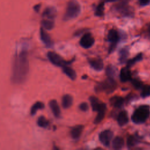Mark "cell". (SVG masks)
Wrapping results in <instances>:
<instances>
[{
  "instance_id": "cell-5",
  "label": "cell",
  "mask_w": 150,
  "mask_h": 150,
  "mask_svg": "<svg viewBox=\"0 0 150 150\" xmlns=\"http://www.w3.org/2000/svg\"><path fill=\"white\" fill-rule=\"evenodd\" d=\"M120 35L117 30L114 29H111L108 32V39L111 42L108 50L110 53H112L115 49L117 45L120 40Z\"/></svg>"
},
{
  "instance_id": "cell-19",
  "label": "cell",
  "mask_w": 150,
  "mask_h": 150,
  "mask_svg": "<svg viewBox=\"0 0 150 150\" xmlns=\"http://www.w3.org/2000/svg\"><path fill=\"white\" fill-rule=\"evenodd\" d=\"M111 104L116 108L121 107L124 102V100L122 97L120 96H114L110 100Z\"/></svg>"
},
{
  "instance_id": "cell-11",
  "label": "cell",
  "mask_w": 150,
  "mask_h": 150,
  "mask_svg": "<svg viewBox=\"0 0 150 150\" xmlns=\"http://www.w3.org/2000/svg\"><path fill=\"white\" fill-rule=\"evenodd\" d=\"M91 67L97 71L101 70L103 68V62L100 58H92L88 60Z\"/></svg>"
},
{
  "instance_id": "cell-15",
  "label": "cell",
  "mask_w": 150,
  "mask_h": 150,
  "mask_svg": "<svg viewBox=\"0 0 150 150\" xmlns=\"http://www.w3.org/2000/svg\"><path fill=\"white\" fill-rule=\"evenodd\" d=\"M42 16L45 19L53 20L56 16V10L53 7H47L44 11Z\"/></svg>"
},
{
  "instance_id": "cell-32",
  "label": "cell",
  "mask_w": 150,
  "mask_h": 150,
  "mask_svg": "<svg viewBox=\"0 0 150 150\" xmlns=\"http://www.w3.org/2000/svg\"><path fill=\"white\" fill-rule=\"evenodd\" d=\"M132 84L136 88H138V89L142 88L143 87V83L138 79L132 80Z\"/></svg>"
},
{
  "instance_id": "cell-9",
  "label": "cell",
  "mask_w": 150,
  "mask_h": 150,
  "mask_svg": "<svg viewBox=\"0 0 150 150\" xmlns=\"http://www.w3.org/2000/svg\"><path fill=\"white\" fill-rule=\"evenodd\" d=\"M40 37L42 42L45 45V46L47 47H51L53 45V42L49 36V35L45 30L44 28L42 27L40 28Z\"/></svg>"
},
{
  "instance_id": "cell-36",
  "label": "cell",
  "mask_w": 150,
  "mask_h": 150,
  "mask_svg": "<svg viewBox=\"0 0 150 150\" xmlns=\"http://www.w3.org/2000/svg\"><path fill=\"white\" fill-rule=\"evenodd\" d=\"M148 31L149 34L150 35V24L148 25Z\"/></svg>"
},
{
  "instance_id": "cell-7",
  "label": "cell",
  "mask_w": 150,
  "mask_h": 150,
  "mask_svg": "<svg viewBox=\"0 0 150 150\" xmlns=\"http://www.w3.org/2000/svg\"><path fill=\"white\" fill-rule=\"evenodd\" d=\"M113 137V132L109 129H106L99 134V139L100 142L105 146H108Z\"/></svg>"
},
{
  "instance_id": "cell-31",
  "label": "cell",
  "mask_w": 150,
  "mask_h": 150,
  "mask_svg": "<svg viewBox=\"0 0 150 150\" xmlns=\"http://www.w3.org/2000/svg\"><path fill=\"white\" fill-rule=\"evenodd\" d=\"M138 143L137 139L134 136H129L127 139V145L129 148L135 146Z\"/></svg>"
},
{
  "instance_id": "cell-21",
  "label": "cell",
  "mask_w": 150,
  "mask_h": 150,
  "mask_svg": "<svg viewBox=\"0 0 150 150\" xmlns=\"http://www.w3.org/2000/svg\"><path fill=\"white\" fill-rule=\"evenodd\" d=\"M124 144V139L121 137H116L112 141V145L114 149H121Z\"/></svg>"
},
{
  "instance_id": "cell-6",
  "label": "cell",
  "mask_w": 150,
  "mask_h": 150,
  "mask_svg": "<svg viewBox=\"0 0 150 150\" xmlns=\"http://www.w3.org/2000/svg\"><path fill=\"white\" fill-rule=\"evenodd\" d=\"M47 56L50 62L56 66L63 67L69 63V62L65 61L59 54L54 52H49Z\"/></svg>"
},
{
  "instance_id": "cell-20",
  "label": "cell",
  "mask_w": 150,
  "mask_h": 150,
  "mask_svg": "<svg viewBox=\"0 0 150 150\" xmlns=\"http://www.w3.org/2000/svg\"><path fill=\"white\" fill-rule=\"evenodd\" d=\"M73 97L69 94H65L63 96L62 104L64 108H68L72 105Z\"/></svg>"
},
{
  "instance_id": "cell-16",
  "label": "cell",
  "mask_w": 150,
  "mask_h": 150,
  "mask_svg": "<svg viewBox=\"0 0 150 150\" xmlns=\"http://www.w3.org/2000/svg\"><path fill=\"white\" fill-rule=\"evenodd\" d=\"M83 129V126L81 125H77L74 126L70 131L71 137L74 139H77L80 137Z\"/></svg>"
},
{
  "instance_id": "cell-27",
  "label": "cell",
  "mask_w": 150,
  "mask_h": 150,
  "mask_svg": "<svg viewBox=\"0 0 150 150\" xmlns=\"http://www.w3.org/2000/svg\"><path fill=\"white\" fill-rule=\"evenodd\" d=\"M116 69L111 65H108L106 69V74L108 78L114 79L116 74Z\"/></svg>"
},
{
  "instance_id": "cell-2",
  "label": "cell",
  "mask_w": 150,
  "mask_h": 150,
  "mask_svg": "<svg viewBox=\"0 0 150 150\" xmlns=\"http://www.w3.org/2000/svg\"><path fill=\"white\" fill-rule=\"evenodd\" d=\"M150 115L149 107L147 105H143L137 108L131 116L133 122L139 124L144 123Z\"/></svg>"
},
{
  "instance_id": "cell-8",
  "label": "cell",
  "mask_w": 150,
  "mask_h": 150,
  "mask_svg": "<svg viewBox=\"0 0 150 150\" xmlns=\"http://www.w3.org/2000/svg\"><path fill=\"white\" fill-rule=\"evenodd\" d=\"M94 43V39L90 33H86L83 35L80 40V45L84 48H90Z\"/></svg>"
},
{
  "instance_id": "cell-28",
  "label": "cell",
  "mask_w": 150,
  "mask_h": 150,
  "mask_svg": "<svg viewBox=\"0 0 150 150\" xmlns=\"http://www.w3.org/2000/svg\"><path fill=\"white\" fill-rule=\"evenodd\" d=\"M104 2H100L98 6H97L95 11V15L97 16H101L104 13Z\"/></svg>"
},
{
  "instance_id": "cell-1",
  "label": "cell",
  "mask_w": 150,
  "mask_h": 150,
  "mask_svg": "<svg viewBox=\"0 0 150 150\" xmlns=\"http://www.w3.org/2000/svg\"><path fill=\"white\" fill-rule=\"evenodd\" d=\"M29 70L28 52L23 49L15 56L11 78L12 82L16 84H21L24 83L27 79Z\"/></svg>"
},
{
  "instance_id": "cell-12",
  "label": "cell",
  "mask_w": 150,
  "mask_h": 150,
  "mask_svg": "<svg viewBox=\"0 0 150 150\" xmlns=\"http://www.w3.org/2000/svg\"><path fill=\"white\" fill-rule=\"evenodd\" d=\"M116 9L123 16H131L132 15V12L129 6L125 4H118L116 6Z\"/></svg>"
},
{
  "instance_id": "cell-24",
  "label": "cell",
  "mask_w": 150,
  "mask_h": 150,
  "mask_svg": "<svg viewBox=\"0 0 150 150\" xmlns=\"http://www.w3.org/2000/svg\"><path fill=\"white\" fill-rule=\"evenodd\" d=\"M42 25L43 28L47 30H51L54 26V22L53 20L49 19H44L42 21Z\"/></svg>"
},
{
  "instance_id": "cell-10",
  "label": "cell",
  "mask_w": 150,
  "mask_h": 150,
  "mask_svg": "<svg viewBox=\"0 0 150 150\" xmlns=\"http://www.w3.org/2000/svg\"><path fill=\"white\" fill-rule=\"evenodd\" d=\"M105 111H106V104L103 103H101L98 110H97V111L98 112V114L94 121L95 124H98L103 120L105 115Z\"/></svg>"
},
{
  "instance_id": "cell-13",
  "label": "cell",
  "mask_w": 150,
  "mask_h": 150,
  "mask_svg": "<svg viewBox=\"0 0 150 150\" xmlns=\"http://www.w3.org/2000/svg\"><path fill=\"white\" fill-rule=\"evenodd\" d=\"M120 80L122 82L127 81L131 79V74L129 70V67L128 66L122 67L120 71Z\"/></svg>"
},
{
  "instance_id": "cell-17",
  "label": "cell",
  "mask_w": 150,
  "mask_h": 150,
  "mask_svg": "<svg viewBox=\"0 0 150 150\" xmlns=\"http://www.w3.org/2000/svg\"><path fill=\"white\" fill-rule=\"evenodd\" d=\"M117 121L120 126H123L128 123V116L126 111H122L120 112L117 117Z\"/></svg>"
},
{
  "instance_id": "cell-29",
  "label": "cell",
  "mask_w": 150,
  "mask_h": 150,
  "mask_svg": "<svg viewBox=\"0 0 150 150\" xmlns=\"http://www.w3.org/2000/svg\"><path fill=\"white\" fill-rule=\"evenodd\" d=\"M142 59V53H139L134 58H133V59H132L131 60H129L128 61V62H127V66L128 67H129L132 66L133 64H134L135 63H137V62L141 60Z\"/></svg>"
},
{
  "instance_id": "cell-14",
  "label": "cell",
  "mask_w": 150,
  "mask_h": 150,
  "mask_svg": "<svg viewBox=\"0 0 150 150\" xmlns=\"http://www.w3.org/2000/svg\"><path fill=\"white\" fill-rule=\"evenodd\" d=\"M49 104L54 117L56 118H59L60 117L61 111L57 101L55 100H52L50 101Z\"/></svg>"
},
{
  "instance_id": "cell-35",
  "label": "cell",
  "mask_w": 150,
  "mask_h": 150,
  "mask_svg": "<svg viewBox=\"0 0 150 150\" xmlns=\"http://www.w3.org/2000/svg\"><path fill=\"white\" fill-rule=\"evenodd\" d=\"M116 0H103V2H114V1H115Z\"/></svg>"
},
{
  "instance_id": "cell-33",
  "label": "cell",
  "mask_w": 150,
  "mask_h": 150,
  "mask_svg": "<svg viewBox=\"0 0 150 150\" xmlns=\"http://www.w3.org/2000/svg\"><path fill=\"white\" fill-rule=\"evenodd\" d=\"M79 108L81 110V111H86L88 110V105L87 104V103L84 102V103H82L80 104L79 105Z\"/></svg>"
},
{
  "instance_id": "cell-34",
  "label": "cell",
  "mask_w": 150,
  "mask_h": 150,
  "mask_svg": "<svg viewBox=\"0 0 150 150\" xmlns=\"http://www.w3.org/2000/svg\"><path fill=\"white\" fill-rule=\"evenodd\" d=\"M149 0H139V4L142 6L146 5L149 4Z\"/></svg>"
},
{
  "instance_id": "cell-25",
  "label": "cell",
  "mask_w": 150,
  "mask_h": 150,
  "mask_svg": "<svg viewBox=\"0 0 150 150\" xmlns=\"http://www.w3.org/2000/svg\"><path fill=\"white\" fill-rule=\"evenodd\" d=\"M37 124L40 127L47 128L49 126V121L44 116H40L37 120Z\"/></svg>"
},
{
  "instance_id": "cell-23",
  "label": "cell",
  "mask_w": 150,
  "mask_h": 150,
  "mask_svg": "<svg viewBox=\"0 0 150 150\" xmlns=\"http://www.w3.org/2000/svg\"><path fill=\"white\" fill-rule=\"evenodd\" d=\"M45 107L44 104L41 101L36 102L30 108V114L31 115H34L36 114L37 111L39 110H42Z\"/></svg>"
},
{
  "instance_id": "cell-3",
  "label": "cell",
  "mask_w": 150,
  "mask_h": 150,
  "mask_svg": "<svg viewBox=\"0 0 150 150\" xmlns=\"http://www.w3.org/2000/svg\"><path fill=\"white\" fill-rule=\"evenodd\" d=\"M80 12L81 6L80 4L76 0H70L67 4L63 19L69 21L74 19L79 16Z\"/></svg>"
},
{
  "instance_id": "cell-30",
  "label": "cell",
  "mask_w": 150,
  "mask_h": 150,
  "mask_svg": "<svg viewBox=\"0 0 150 150\" xmlns=\"http://www.w3.org/2000/svg\"><path fill=\"white\" fill-rule=\"evenodd\" d=\"M141 97L145 98L150 96V86H143L142 88V92H141Z\"/></svg>"
},
{
  "instance_id": "cell-26",
  "label": "cell",
  "mask_w": 150,
  "mask_h": 150,
  "mask_svg": "<svg viewBox=\"0 0 150 150\" xmlns=\"http://www.w3.org/2000/svg\"><path fill=\"white\" fill-rule=\"evenodd\" d=\"M90 101L93 111H97L101 103V102L94 96H91L90 97Z\"/></svg>"
},
{
  "instance_id": "cell-4",
  "label": "cell",
  "mask_w": 150,
  "mask_h": 150,
  "mask_svg": "<svg viewBox=\"0 0 150 150\" xmlns=\"http://www.w3.org/2000/svg\"><path fill=\"white\" fill-rule=\"evenodd\" d=\"M115 86L116 83L114 81V79L108 78L107 80L99 84L96 87L97 89H96V90L103 91L110 93L112 92L115 88Z\"/></svg>"
},
{
  "instance_id": "cell-18",
  "label": "cell",
  "mask_w": 150,
  "mask_h": 150,
  "mask_svg": "<svg viewBox=\"0 0 150 150\" xmlns=\"http://www.w3.org/2000/svg\"><path fill=\"white\" fill-rule=\"evenodd\" d=\"M62 70L63 73L70 79L73 80L76 78V73L75 71L71 67L67 66V64L63 66L62 67Z\"/></svg>"
},
{
  "instance_id": "cell-22",
  "label": "cell",
  "mask_w": 150,
  "mask_h": 150,
  "mask_svg": "<svg viewBox=\"0 0 150 150\" xmlns=\"http://www.w3.org/2000/svg\"><path fill=\"white\" fill-rule=\"evenodd\" d=\"M129 55V50L127 48H122L119 52V61L121 64L124 63Z\"/></svg>"
}]
</instances>
